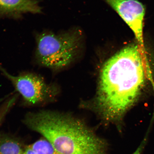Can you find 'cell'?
<instances>
[{
    "label": "cell",
    "instance_id": "obj_7",
    "mask_svg": "<svg viewBox=\"0 0 154 154\" xmlns=\"http://www.w3.org/2000/svg\"><path fill=\"white\" fill-rule=\"evenodd\" d=\"M24 149L20 142L14 137L0 135V154H22Z\"/></svg>",
    "mask_w": 154,
    "mask_h": 154
},
{
    "label": "cell",
    "instance_id": "obj_1",
    "mask_svg": "<svg viewBox=\"0 0 154 154\" xmlns=\"http://www.w3.org/2000/svg\"><path fill=\"white\" fill-rule=\"evenodd\" d=\"M146 48L138 43L125 47L103 65L97 105L104 118L116 122L131 106L150 75Z\"/></svg>",
    "mask_w": 154,
    "mask_h": 154
},
{
    "label": "cell",
    "instance_id": "obj_6",
    "mask_svg": "<svg viewBox=\"0 0 154 154\" xmlns=\"http://www.w3.org/2000/svg\"><path fill=\"white\" fill-rule=\"evenodd\" d=\"M42 12L38 0H0V17L17 19L26 13Z\"/></svg>",
    "mask_w": 154,
    "mask_h": 154
},
{
    "label": "cell",
    "instance_id": "obj_2",
    "mask_svg": "<svg viewBox=\"0 0 154 154\" xmlns=\"http://www.w3.org/2000/svg\"><path fill=\"white\" fill-rule=\"evenodd\" d=\"M23 123L62 154H109V145L85 123L56 112H29Z\"/></svg>",
    "mask_w": 154,
    "mask_h": 154
},
{
    "label": "cell",
    "instance_id": "obj_4",
    "mask_svg": "<svg viewBox=\"0 0 154 154\" xmlns=\"http://www.w3.org/2000/svg\"><path fill=\"white\" fill-rule=\"evenodd\" d=\"M0 72L21 95L22 104L26 106L47 105L53 102L57 95L56 87L46 82L40 75L27 72L14 75L1 65Z\"/></svg>",
    "mask_w": 154,
    "mask_h": 154
},
{
    "label": "cell",
    "instance_id": "obj_9",
    "mask_svg": "<svg viewBox=\"0 0 154 154\" xmlns=\"http://www.w3.org/2000/svg\"><path fill=\"white\" fill-rule=\"evenodd\" d=\"M18 96L16 94L7 98L0 105V126L16 103Z\"/></svg>",
    "mask_w": 154,
    "mask_h": 154
},
{
    "label": "cell",
    "instance_id": "obj_10",
    "mask_svg": "<svg viewBox=\"0 0 154 154\" xmlns=\"http://www.w3.org/2000/svg\"><path fill=\"white\" fill-rule=\"evenodd\" d=\"M147 138L148 135L147 134L143 140H142L139 147L137 148V149L132 154H142L144 149V147H145L146 144L147 143Z\"/></svg>",
    "mask_w": 154,
    "mask_h": 154
},
{
    "label": "cell",
    "instance_id": "obj_5",
    "mask_svg": "<svg viewBox=\"0 0 154 154\" xmlns=\"http://www.w3.org/2000/svg\"><path fill=\"white\" fill-rule=\"evenodd\" d=\"M129 26L135 36L138 43L144 47L143 22L145 8L136 0H106Z\"/></svg>",
    "mask_w": 154,
    "mask_h": 154
},
{
    "label": "cell",
    "instance_id": "obj_3",
    "mask_svg": "<svg viewBox=\"0 0 154 154\" xmlns=\"http://www.w3.org/2000/svg\"><path fill=\"white\" fill-rule=\"evenodd\" d=\"M35 60L39 66L57 70L69 64L78 47V40L74 34H57L49 31L36 36Z\"/></svg>",
    "mask_w": 154,
    "mask_h": 154
},
{
    "label": "cell",
    "instance_id": "obj_8",
    "mask_svg": "<svg viewBox=\"0 0 154 154\" xmlns=\"http://www.w3.org/2000/svg\"><path fill=\"white\" fill-rule=\"evenodd\" d=\"M30 145L38 154H62L57 151L44 138L37 140Z\"/></svg>",
    "mask_w": 154,
    "mask_h": 154
},
{
    "label": "cell",
    "instance_id": "obj_11",
    "mask_svg": "<svg viewBox=\"0 0 154 154\" xmlns=\"http://www.w3.org/2000/svg\"><path fill=\"white\" fill-rule=\"evenodd\" d=\"M22 154H38L37 152L32 149L30 145L26 146L24 149Z\"/></svg>",
    "mask_w": 154,
    "mask_h": 154
}]
</instances>
